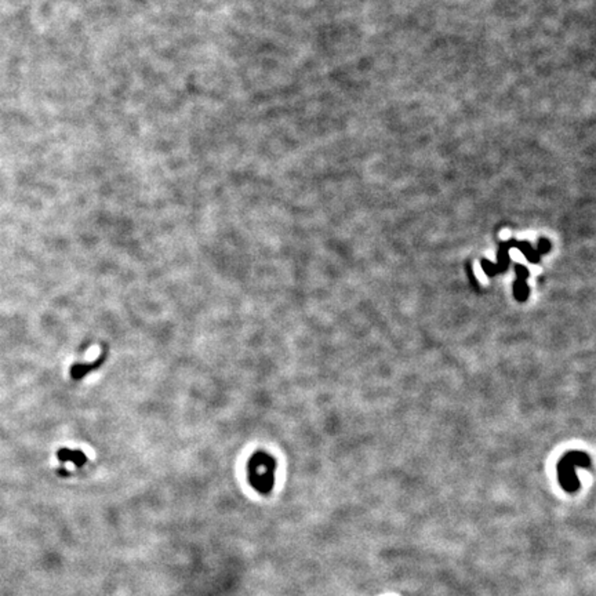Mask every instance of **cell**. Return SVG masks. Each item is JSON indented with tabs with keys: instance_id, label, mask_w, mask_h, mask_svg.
Here are the masks:
<instances>
[{
	"instance_id": "6da1fadb",
	"label": "cell",
	"mask_w": 596,
	"mask_h": 596,
	"mask_svg": "<svg viewBox=\"0 0 596 596\" xmlns=\"http://www.w3.org/2000/svg\"><path fill=\"white\" fill-rule=\"evenodd\" d=\"M274 470H275V461L264 452H257L252 454L248 461V476L252 480V488L260 492H268L274 483Z\"/></svg>"
},
{
	"instance_id": "7a4b0ae2",
	"label": "cell",
	"mask_w": 596,
	"mask_h": 596,
	"mask_svg": "<svg viewBox=\"0 0 596 596\" xmlns=\"http://www.w3.org/2000/svg\"><path fill=\"white\" fill-rule=\"evenodd\" d=\"M515 270L518 274V279L515 282V297L519 301H524L528 294V288L526 286V279L528 278V270L520 264H515Z\"/></svg>"
},
{
	"instance_id": "3957f363",
	"label": "cell",
	"mask_w": 596,
	"mask_h": 596,
	"mask_svg": "<svg viewBox=\"0 0 596 596\" xmlns=\"http://www.w3.org/2000/svg\"><path fill=\"white\" fill-rule=\"evenodd\" d=\"M58 458L62 462H74L76 466H82L87 461L86 454L82 450H70V448H61L58 452Z\"/></svg>"
},
{
	"instance_id": "277c9868",
	"label": "cell",
	"mask_w": 596,
	"mask_h": 596,
	"mask_svg": "<svg viewBox=\"0 0 596 596\" xmlns=\"http://www.w3.org/2000/svg\"><path fill=\"white\" fill-rule=\"evenodd\" d=\"M101 362H102V359H98L97 362H94V363H83V364H74L72 368H70V376H72V378L74 380H80L83 378L84 376H86L87 372H90L92 370H94L96 367L101 366Z\"/></svg>"
}]
</instances>
